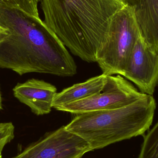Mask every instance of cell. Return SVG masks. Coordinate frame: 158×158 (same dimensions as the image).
<instances>
[{"label": "cell", "instance_id": "4fadbf2b", "mask_svg": "<svg viewBox=\"0 0 158 158\" xmlns=\"http://www.w3.org/2000/svg\"><path fill=\"white\" fill-rule=\"evenodd\" d=\"M15 130L11 122L0 123V157L5 146L15 138Z\"/></svg>", "mask_w": 158, "mask_h": 158}, {"label": "cell", "instance_id": "2e32d148", "mask_svg": "<svg viewBox=\"0 0 158 158\" xmlns=\"http://www.w3.org/2000/svg\"><path fill=\"white\" fill-rule=\"evenodd\" d=\"M124 1H126H126H127V0H124Z\"/></svg>", "mask_w": 158, "mask_h": 158}, {"label": "cell", "instance_id": "9c48e42d", "mask_svg": "<svg viewBox=\"0 0 158 158\" xmlns=\"http://www.w3.org/2000/svg\"><path fill=\"white\" fill-rule=\"evenodd\" d=\"M136 20L150 50L158 53V0H134Z\"/></svg>", "mask_w": 158, "mask_h": 158}, {"label": "cell", "instance_id": "7c38bea8", "mask_svg": "<svg viewBox=\"0 0 158 158\" xmlns=\"http://www.w3.org/2000/svg\"><path fill=\"white\" fill-rule=\"evenodd\" d=\"M7 4L36 19H40L38 10L39 0H2Z\"/></svg>", "mask_w": 158, "mask_h": 158}, {"label": "cell", "instance_id": "30bf717a", "mask_svg": "<svg viewBox=\"0 0 158 158\" xmlns=\"http://www.w3.org/2000/svg\"><path fill=\"white\" fill-rule=\"evenodd\" d=\"M107 78V76L102 74L64 89L56 95L53 101V108L85 99L100 93L106 82Z\"/></svg>", "mask_w": 158, "mask_h": 158}, {"label": "cell", "instance_id": "7a4b0ae2", "mask_svg": "<svg viewBox=\"0 0 158 158\" xmlns=\"http://www.w3.org/2000/svg\"><path fill=\"white\" fill-rule=\"evenodd\" d=\"M44 22L73 54L96 62L113 16L124 0H41Z\"/></svg>", "mask_w": 158, "mask_h": 158}, {"label": "cell", "instance_id": "ba28073f", "mask_svg": "<svg viewBox=\"0 0 158 158\" xmlns=\"http://www.w3.org/2000/svg\"><path fill=\"white\" fill-rule=\"evenodd\" d=\"M14 96L27 105L37 116L46 115L52 111V103L57 89L42 80L31 79L23 83H18L13 89Z\"/></svg>", "mask_w": 158, "mask_h": 158}, {"label": "cell", "instance_id": "277c9868", "mask_svg": "<svg viewBox=\"0 0 158 158\" xmlns=\"http://www.w3.org/2000/svg\"><path fill=\"white\" fill-rule=\"evenodd\" d=\"M141 33L134 6L127 3L111 19L97 54L96 62L102 74L122 75Z\"/></svg>", "mask_w": 158, "mask_h": 158}, {"label": "cell", "instance_id": "3957f363", "mask_svg": "<svg viewBox=\"0 0 158 158\" xmlns=\"http://www.w3.org/2000/svg\"><path fill=\"white\" fill-rule=\"evenodd\" d=\"M156 104L146 94L119 108L76 115L66 129L88 143L92 151L143 135L152 125Z\"/></svg>", "mask_w": 158, "mask_h": 158}, {"label": "cell", "instance_id": "5bb4252c", "mask_svg": "<svg viewBox=\"0 0 158 158\" xmlns=\"http://www.w3.org/2000/svg\"><path fill=\"white\" fill-rule=\"evenodd\" d=\"M2 98L1 95V90H0V110H2Z\"/></svg>", "mask_w": 158, "mask_h": 158}, {"label": "cell", "instance_id": "52a82bcc", "mask_svg": "<svg viewBox=\"0 0 158 158\" xmlns=\"http://www.w3.org/2000/svg\"><path fill=\"white\" fill-rule=\"evenodd\" d=\"M122 76L133 82L142 93L153 95L158 85V53L153 52L140 33Z\"/></svg>", "mask_w": 158, "mask_h": 158}, {"label": "cell", "instance_id": "e0dca14e", "mask_svg": "<svg viewBox=\"0 0 158 158\" xmlns=\"http://www.w3.org/2000/svg\"><path fill=\"white\" fill-rule=\"evenodd\" d=\"M2 158V157H0V158Z\"/></svg>", "mask_w": 158, "mask_h": 158}, {"label": "cell", "instance_id": "5b68a950", "mask_svg": "<svg viewBox=\"0 0 158 158\" xmlns=\"http://www.w3.org/2000/svg\"><path fill=\"white\" fill-rule=\"evenodd\" d=\"M146 95V94L138 91L121 75L108 76L104 88L100 93L54 109L78 115L119 108L128 106Z\"/></svg>", "mask_w": 158, "mask_h": 158}, {"label": "cell", "instance_id": "9a60e30c", "mask_svg": "<svg viewBox=\"0 0 158 158\" xmlns=\"http://www.w3.org/2000/svg\"><path fill=\"white\" fill-rule=\"evenodd\" d=\"M4 29L2 27H1V26H0V32H1V31H4Z\"/></svg>", "mask_w": 158, "mask_h": 158}, {"label": "cell", "instance_id": "8992f818", "mask_svg": "<svg viewBox=\"0 0 158 158\" xmlns=\"http://www.w3.org/2000/svg\"><path fill=\"white\" fill-rule=\"evenodd\" d=\"M90 151L87 142L62 126L46 133L10 158H81Z\"/></svg>", "mask_w": 158, "mask_h": 158}, {"label": "cell", "instance_id": "6da1fadb", "mask_svg": "<svg viewBox=\"0 0 158 158\" xmlns=\"http://www.w3.org/2000/svg\"><path fill=\"white\" fill-rule=\"evenodd\" d=\"M0 68L20 76L44 73L72 77L73 57L41 19H36L0 0Z\"/></svg>", "mask_w": 158, "mask_h": 158}, {"label": "cell", "instance_id": "8fae6325", "mask_svg": "<svg viewBox=\"0 0 158 158\" xmlns=\"http://www.w3.org/2000/svg\"><path fill=\"white\" fill-rule=\"evenodd\" d=\"M138 158H158V122L144 136Z\"/></svg>", "mask_w": 158, "mask_h": 158}]
</instances>
